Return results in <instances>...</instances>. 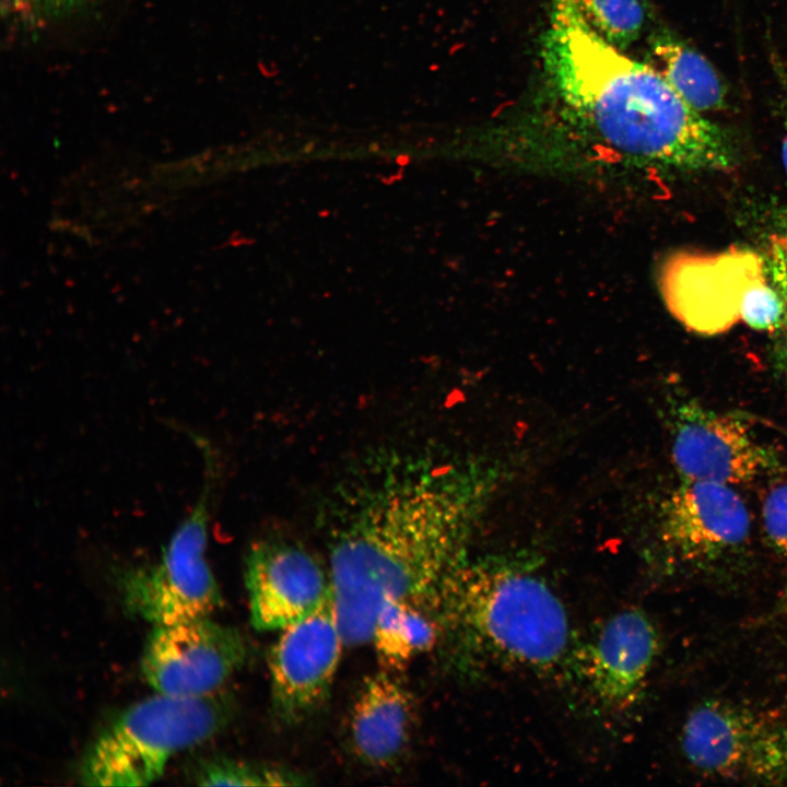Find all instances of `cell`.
<instances>
[{"label":"cell","instance_id":"1","mask_svg":"<svg viewBox=\"0 0 787 787\" xmlns=\"http://www.w3.org/2000/svg\"><path fill=\"white\" fill-rule=\"evenodd\" d=\"M485 483L461 470L398 469L369 485L329 539V575L345 646L372 641L388 599L436 614L439 592L465 560Z\"/></svg>","mask_w":787,"mask_h":787},{"label":"cell","instance_id":"2","mask_svg":"<svg viewBox=\"0 0 787 787\" xmlns=\"http://www.w3.org/2000/svg\"><path fill=\"white\" fill-rule=\"evenodd\" d=\"M550 79L591 160L625 167L727 171L730 139L688 105L654 67L607 42L578 0H551L544 47Z\"/></svg>","mask_w":787,"mask_h":787},{"label":"cell","instance_id":"3","mask_svg":"<svg viewBox=\"0 0 787 787\" xmlns=\"http://www.w3.org/2000/svg\"><path fill=\"white\" fill-rule=\"evenodd\" d=\"M442 633L460 651L538 672L565 659L566 609L548 582L518 560H463L437 600Z\"/></svg>","mask_w":787,"mask_h":787},{"label":"cell","instance_id":"4","mask_svg":"<svg viewBox=\"0 0 787 787\" xmlns=\"http://www.w3.org/2000/svg\"><path fill=\"white\" fill-rule=\"evenodd\" d=\"M233 704L219 692L201 697L161 693L116 715L87 747L80 780L86 786H148L169 760L224 729Z\"/></svg>","mask_w":787,"mask_h":787},{"label":"cell","instance_id":"5","mask_svg":"<svg viewBox=\"0 0 787 787\" xmlns=\"http://www.w3.org/2000/svg\"><path fill=\"white\" fill-rule=\"evenodd\" d=\"M210 480L156 562L126 569L119 582L127 612L165 625L209 616L222 594L205 557Z\"/></svg>","mask_w":787,"mask_h":787},{"label":"cell","instance_id":"6","mask_svg":"<svg viewBox=\"0 0 787 787\" xmlns=\"http://www.w3.org/2000/svg\"><path fill=\"white\" fill-rule=\"evenodd\" d=\"M690 765L718 778L787 783V718L726 702L701 704L680 736Z\"/></svg>","mask_w":787,"mask_h":787},{"label":"cell","instance_id":"7","mask_svg":"<svg viewBox=\"0 0 787 787\" xmlns=\"http://www.w3.org/2000/svg\"><path fill=\"white\" fill-rule=\"evenodd\" d=\"M768 281L764 257L742 247L677 251L663 261L658 277L671 315L703 336L726 332L742 321L749 295Z\"/></svg>","mask_w":787,"mask_h":787},{"label":"cell","instance_id":"8","mask_svg":"<svg viewBox=\"0 0 787 787\" xmlns=\"http://www.w3.org/2000/svg\"><path fill=\"white\" fill-rule=\"evenodd\" d=\"M246 657L240 632L209 615L152 626L140 668L156 693L201 697L220 692Z\"/></svg>","mask_w":787,"mask_h":787},{"label":"cell","instance_id":"9","mask_svg":"<svg viewBox=\"0 0 787 787\" xmlns=\"http://www.w3.org/2000/svg\"><path fill=\"white\" fill-rule=\"evenodd\" d=\"M344 639L332 594L312 614L280 631L268 655L275 717L294 726L327 701Z\"/></svg>","mask_w":787,"mask_h":787},{"label":"cell","instance_id":"10","mask_svg":"<svg viewBox=\"0 0 787 787\" xmlns=\"http://www.w3.org/2000/svg\"><path fill=\"white\" fill-rule=\"evenodd\" d=\"M250 622L281 631L316 611L332 594L329 569L303 547L280 539L255 542L245 560Z\"/></svg>","mask_w":787,"mask_h":787},{"label":"cell","instance_id":"11","mask_svg":"<svg viewBox=\"0 0 787 787\" xmlns=\"http://www.w3.org/2000/svg\"><path fill=\"white\" fill-rule=\"evenodd\" d=\"M671 456L682 480L729 485L752 480L772 463L740 420L692 401L676 410Z\"/></svg>","mask_w":787,"mask_h":787},{"label":"cell","instance_id":"12","mask_svg":"<svg viewBox=\"0 0 787 787\" xmlns=\"http://www.w3.org/2000/svg\"><path fill=\"white\" fill-rule=\"evenodd\" d=\"M750 515L732 485L686 481L665 503L663 542L684 560L716 557L749 537Z\"/></svg>","mask_w":787,"mask_h":787},{"label":"cell","instance_id":"13","mask_svg":"<svg viewBox=\"0 0 787 787\" xmlns=\"http://www.w3.org/2000/svg\"><path fill=\"white\" fill-rule=\"evenodd\" d=\"M659 649L657 630L638 608L610 616L586 653V676L603 705L623 709L637 698Z\"/></svg>","mask_w":787,"mask_h":787},{"label":"cell","instance_id":"14","mask_svg":"<svg viewBox=\"0 0 787 787\" xmlns=\"http://www.w3.org/2000/svg\"><path fill=\"white\" fill-rule=\"evenodd\" d=\"M396 672L381 669L367 676L353 700L349 716L350 745L367 767L397 765L411 745L415 703Z\"/></svg>","mask_w":787,"mask_h":787},{"label":"cell","instance_id":"15","mask_svg":"<svg viewBox=\"0 0 787 787\" xmlns=\"http://www.w3.org/2000/svg\"><path fill=\"white\" fill-rule=\"evenodd\" d=\"M436 614L428 608L404 599H388L380 607L372 636L383 669L398 672L441 637Z\"/></svg>","mask_w":787,"mask_h":787},{"label":"cell","instance_id":"16","mask_svg":"<svg viewBox=\"0 0 787 787\" xmlns=\"http://www.w3.org/2000/svg\"><path fill=\"white\" fill-rule=\"evenodd\" d=\"M651 55L655 68L692 108L703 114L725 107L726 85L701 54L671 36L661 35L654 39Z\"/></svg>","mask_w":787,"mask_h":787},{"label":"cell","instance_id":"17","mask_svg":"<svg viewBox=\"0 0 787 787\" xmlns=\"http://www.w3.org/2000/svg\"><path fill=\"white\" fill-rule=\"evenodd\" d=\"M195 780L201 786H302L309 784L307 776L273 763L240 761L227 757L212 759L196 772Z\"/></svg>","mask_w":787,"mask_h":787},{"label":"cell","instance_id":"18","mask_svg":"<svg viewBox=\"0 0 787 787\" xmlns=\"http://www.w3.org/2000/svg\"><path fill=\"white\" fill-rule=\"evenodd\" d=\"M590 25L623 50L636 42L646 23L643 0H578Z\"/></svg>","mask_w":787,"mask_h":787},{"label":"cell","instance_id":"19","mask_svg":"<svg viewBox=\"0 0 787 787\" xmlns=\"http://www.w3.org/2000/svg\"><path fill=\"white\" fill-rule=\"evenodd\" d=\"M764 260L783 306L782 322L773 333L771 364L774 373L787 380V230L770 237Z\"/></svg>","mask_w":787,"mask_h":787},{"label":"cell","instance_id":"20","mask_svg":"<svg viewBox=\"0 0 787 787\" xmlns=\"http://www.w3.org/2000/svg\"><path fill=\"white\" fill-rule=\"evenodd\" d=\"M763 526L773 548L787 557V480L771 486L762 506Z\"/></svg>","mask_w":787,"mask_h":787},{"label":"cell","instance_id":"21","mask_svg":"<svg viewBox=\"0 0 787 787\" xmlns=\"http://www.w3.org/2000/svg\"><path fill=\"white\" fill-rule=\"evenodd\" d=\"M25 4L33 13L59 19L71 15L87 5L91 0H16Z\"/></svg>","mask_w":787,"mask_h":787},{"label":"cell","instance_id":"22","mask_svg":"<svg viewBox=\"0 0 787 787\" xmlns=\"http://www.w3.org/2000/svg\"><path fill=\"white\" fill-rule=\"evenodd\" d=\"M777 72L779 73V81L782 83V96H783V127H784V136H783V142H782V160L783 165L787 175V74L783 71V69L777 68Z\"/></svg>","mask_w":787,"mask_h":787}]
</instances>
